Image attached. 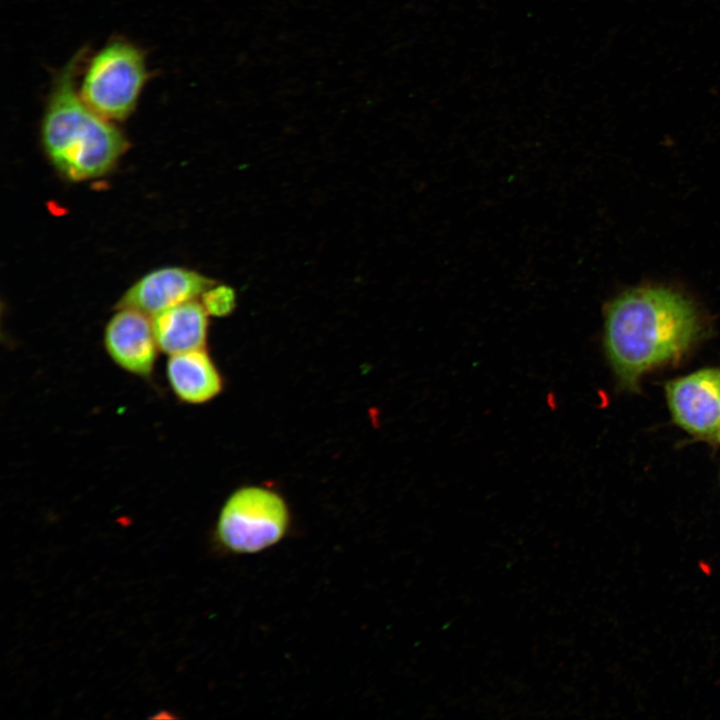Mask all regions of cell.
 <instances>
[{
  "label": "cell",
  "instance_id": "1",
  "mask_svg": "<svg viewBox=\"0 0 720 720\" xmlns=\"http://www.w3.org/2000/svg\"><path fill=\"white\" fill-rule=\"evenodd\" d=\"M699 333L693 305L662 287L627 290L605 310V352L618 382L629 390L647 372L679 360Z\"/></svg>",
  "mask_w": 720,
  "mask_h": 720
},
{
  "label": "cell",
  "instance_id": "2",
  "mask_svg": "<svg viewBox=\"0 0 720 720\" xmlns=\"http://www.w3.org/2000/svg\"><path fill=\"white\" fill-rule=\"evenodd\" d=\"M85 52L80 49L56 72L41 121V141L49 160L73 181L107 174L127 149L124 134L79 94L77 78Z\"/></svg>",
  "mask_w": 720,
  "mask_h": 720
},
{
  "label": "cell",
  "instance_id": "3",
  "mask_svg": "<svg viewBox=\"0 0 720 720\" xmlns=\"http://www.w3.org/2000/svg\"><path fill=\"white\" fill-rule=\"evenodd\" d=\"M148 79L143 50L118 38L88 58L78 91L97 114L109 121H123L134 112Z\"/></svg>",
  "mask_w": 720,
  "mask_h": 720
},
{
  "label": "cell",
  "instance_id": "4",
  "mask_svg": "<svg viewBox=\"0 0 720 720\" xmlns=\"http://www.w3.org/2000/svg\"><path fill=\"white\" fill-rule=\"evenodd\" d=\"M290 528V512L275 491L246 486L234 491L222 506L216 542L233 554H254L279 543Z\"/></svg>",
  "mask_w": 720,
  "mask_h": 720
},
{
  "label": "cell",
  "instance_id": "5",
  "mask_svg": "<svg viewBox=\"0 0 720 720\" xmlns=\"http://www.w3.org/2000/svg\"><path fill=\"white\" fill-rule=\"evenodd\" d=\"M674 422L699 438L715 437L720 428V368H704L665 385Z\"/></svg>",
  "mask_w": 720,
  "mask_h": 720
},
{
  "label": "cell",
  "instance_id": "6",
  "mask_svg": "<svg viewBox=\"0 0 720 720\" xmlns=\"http://www.w3.org/2000/svg\"><path fill=\"white\" fill-rule=\"evenodd\" d=\"M104 347L121 369L149 377L159 351L152 317L136 309L118 308L106 324Z\"/></svg>",
  "mask_w": 720,
  "mask_h": 720
},
{
  "label": "cell",
  "instance_id": "7",
  "mask_svg": "<svg viewBox=\"0 0 720 720\" xmlns=\"http://www.w3.org/2000/svg\"><path fill=\"white\" fill-rule=\"evenodd\" d=\"M214 285L207 277L182 267L149 272L120 298L116 308H132L154 316L178 304L195 300Z\"/></svg>",
  "mask_w": 720,
  "mask_h": 720
},
{
  "label": "cell",
  "instance_id": "8",
  "mask_svg": "<svg viewBox=\"0 0 720 720\" xmlns=\"http://www.w3.org/2000/svg\"><path fill=\"white\" fill-rule=\"evenodd\" d=\"M166 376L176 397L189 404L214 399L223 386L221 374L205 348L169 355Z\"/></svg>",
  "mask_w": 720,
  "mask_h": 720
},
{
  "label": "cell",
  "instance_id": "9",
  "mask_svg": "<svg viewBox=\"0 0 720 720\" xmlns=\"http://www.w3.org/2000/svg\"><path fill=\"white\" fill-rule=\"evenodd\" d=\"M207 315L201 302L190 300L152 316L159 350L173 355L204 349L208 336Z\"/></svg>",
  "mask_w": 720,
  "mask_h": 720
},
{
  "label": "cell",
  "instance_id": "10",
  "mask_svg": "<svg viewBox=\"0 0 720 720\" xmlns=\"http://www.w3.org/2000/svg\"><path fill=\"white\" fill-rule=\"evenodd\" d=\"M201 303L208 315L227 316L235 307V293L231 287L212 285L201 295Z\"/></svg>",
  "mask_w": 720,
  "mask_h": 720
},
{
  "label": "cell",
  "instance_id": "11",
  "mask_svg": "<svg viewBox=\"0 0 720 720\" xmlns=\"http://www.w3.org/2000/svg\"><path fill=\"white\" fill-rule=\"evenodd\" d=\"M715 438L718 440V442H719V444H720V428H719V430H718Z\"/></svg>",
  "mask_w": 720,
  "mask_h": 720
}]
</instances>
